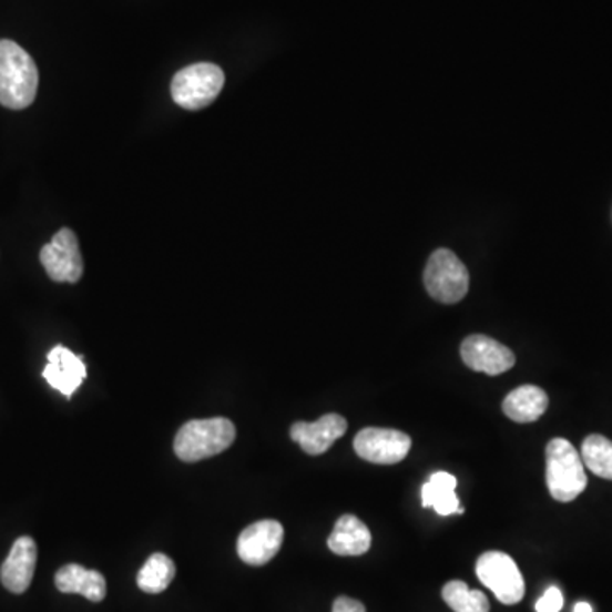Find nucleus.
I'll return each instance as SVG.
<instances>
[{
  "instance_id": "21",
  "label": "nucleus",
  "mask_w": 612,
  "mask_h": 612,
  "mask_svg": "<svg viewBox=\"0 0 612 612\" xmlns=\"http://www.w3.org/2000/svg\"><path fill=\"white\" fill-rule=\"evenodd\" d=\"M561 608H563V594L558 586H550L536 602V612H560Z\"/></svg>"
},
{
  "instance_id": "20",
  "label": "nucleus",
  "mask_w": 612,
  "mask_h": 612,
  "mask_svg": "<svg viewBox=\"0 0 612 612\" xmlns=\"http://www.w3.org/2000/svg\"><path fill=\"white\" fill-rule=\"evenodd\" d=\"M442 599L455 612H489L490 602L480 591H471L461 580H452L442 589Z\"/></svg>"
},
{
  "instance_id": "18",
  "label": "nucleus",
  "mask_w": 612,
  "mask_h": 612,
  "mask_svg": "<svg viewBox=\"0 0 612 612\" xmlns=\"http://www.w3.org/2000/svg\"><path fill=\"white\" fill-rule=\"evenodd\" d=\"M175 579V563L164 553H153L140 569L136 583L146 594H161L167 591Z\"/></svg>"
},
{
  "instance_id": "5",
  "label": "nucleus",
  "mask_w": 612,
  "mask_h": 612,
  "mask_svg": "<svg viewBox=\"0 0 612 612\" xmlns=\"http://www.w3.org/2000/svg\"><path fill=\"white\" fill-rule=\"evenodd\" d=\"M424 285L436 302L455 305L467 296L470 274L455 252L438 248L427 263Z\"/></svg>"
},
{
  "instance_id": "4",
  "label": "nucleus",
  "mask_w": 612,
  "mask_h": 612,
  "mask_svg": "<svg viewBox=\"0 0 612 612\" xmlns=\"http://www.w3.org/2000/svg\"><path fill=\"white\" fill-rule=\"evenodd\" d=\"M225 84V73L215 63H194L172 79V99L184 110L197 111L210 106Z\"/></svg>"
},
{
  "instance_id": "2",
  "label": "nucleus",
  "mask_w": 612,
  "mask_h": 612,
  "mask_svg": "<svg viewBox=\"0 0 612 612\" xmlns=\"http://www.w3.org/2000/svg\"><path fill=\"white\" fill-rule=\"evenodd\" d=\"M235 438L237 429L225 417L190 420L178 429L174 439V451L184 463H196L225 451L234 445Z\"/></svg>"
},
{
  "instance_id": "19",
  "label": "nucleus",
  "mask_w": 612,
  "mask_h": 612,
  "mask_svg": "<svg viewBox=\"0 0 612 612\" xmlns=\"http://www.w3.org/2000/svg\"><path fill=\"white\" fill-rule=\"evenodd\" d=\"M580 456L592 473L612 480V441L601 434H592L583 441Z\"/></svg>"
},
{
  "instance_id": "12",
  "label": "nucleus",
  "mask_w": 612,
  "mask_h": 612,
  "mask_svg": "<svg viewBox=\"0 0 612 612\" xmlns=\"http://www.w3.org/2000/svg\"><path fill=\"white\" fill-rule=\"evenodd\" d=\"M38 548L33 538L21 536L12 544L11 553L0 569L2 585L12 594H24L33 582L37 569Z\"/></svg>"
},
{
  "instance_id": "9",
  "label": "nucleus",
  "mask_w": 612,
  "mask_h": 612,
  "mask_svg": "<svg viewBox=\"0 0 612 612\" xmlns=\"http://www.w3.org/2000/svg\"><path fill=\"white\" fill-rule=\"evenodd\" d=\"M283 540H285L283 524L273 519H264L241 532L237 553L247 565L263 567L279 553Z\"/></svg>"
},
{
  "instance_id": "11",
  "label": "nucleus",
  "mask_w": 612,
  "mask_h": 612,
  "mask_svg": "<svg viewBox=\"0 0 612 612\" xmlns=\"http://www.w3.org/2000/svg\"><path fill=\"white\" fill-rule=\"evenodd\" d=\"M346 430L347 420L343 416L327 414L315 422L293 424L289 434L306 455L318 456L328 451L337 439L343 438Z\"/></svg>"
},
{
  "instance_id": "13",
  "label": "nucleus",
  "mask_w": 612,
  "mask_h": 612,
  "mask_svg": "<svg viewBox=\"0 0 612 612\" xmlns=\"http://www.w3.org/2000/svg\"><path fill=\"white\" fill-rule=\"evenodd\" d=\"M85 376H88V369H85L82 357L76 356L72 350L57 346L48 353V365L43 369V378L67 400H70L76 388L81 387Z\"/></svg>"
},
{
  "instance_id": "15",
  "label": "nucleus",
  "mask_w": 612,
  "mask_h": 612,
  "mask_svg": "<svg viewBox=\"0 0 612 612\" xmlns=\"http://www.w3.org/2000/svg\"><path fill=\"white\" fill-rule=\"evenodd\" d=\"M55 585L63 594H81L91 602H101L106 598V579L98 570L70 563L57 572Z\"/></svg>"
},
{
  "instance_id": "7",
  "label": "nucleus",
  "mask_w": 612,
  "mask_h": 612,
  "mask_svg": "<svg viewBox=\"0 0 612 612\" xmlns=\"http://www.w3.org/2000/svg\"><path fill=\"white\" fill-rule=\"evenodd\" d=\"M412 439L405 432L381 427H368L357 432L354 451L368 463L395 465L407 458Z\"/></svg>"
},
{
  "instance_id": "22",
  "label": "nucleus",
  "mask_w": 612,
  "mask_h": 612,
  "mask_svg": "<svg viewBox=\"0 0 612 612\" xmlns=\"http://www.w3.org/2000/svg\"><path fill=\"white\" fill-rule=\"evenodd\" d=\"M332 612H366L365 605L363 602L356 601V599L350 598H337L334 602V608Z\"/></svg>"
},
{
  "instance_id": "6",
  "label": "nucleus",
  "mask_w": 612,
  "mask_h": 612,
  "mask_svg": "<svg viewBox=\"0 0 612 612\" xmlns=\"http://www.w3.org/2000/svg\"><path fill=\"white\" fill-rule=\"evenodd\" d=\"M477 577L502 604H518L524 598V579L516 561L502 551H487L481 554L477 561Z\"/></svg>"
},
{
  "instance_id": "16",
  "label": "nucleus",
  "mask_w": 612,
  "mask_h": 612,
  "mask_svg": "<svg viewBox=\"0 0 612 612\" xmlns=\"http://www.w3.org/2000/svg\"><path fill=\"white\" fill-rule=\"evenodd\" d=\"M503 414L519 424L534 422L548 408L547 391L534 385H524L507 395L502 404Z\"/></svg>"
},
{
  "instance_id": "3",
  "label": "nucleus",
  "mask_w": 612,
  "mask_h": 612,
  "mask_svg": "<svg viewBox=\"0 0 612 612\" xmlns=\"http://www.w3.org/2000/svg\"><path fill=\"white\" fill-rule=\"evenodd\" d=\"M547 483L558 502H572L585 490L582 456L567 439L557 438L547 446Z\"/></svg>"
},
{
  "instance_id": "8",
  "label": "nucleus",
  "mask_w": 612,
  "mask_h": 612,
  "mask_svg": "<svg viewBox=\"0 0 612 612\" xmlns=\"http://www.w3.org/2000/svg\"><path fill=\"white\" fill-rule=\"evenodd\" d=\"M40 261L50 279L57 283H76L84 274L79 241L70 228L60 230L50 244L41 248Z\"/></svg>"
},
{
  "instance_id": "1",
  "label": "nucleus",
  "mask_w": 612,
  "mask_h": 612,
  "mask_svg": "<svg viewBox=\"0 0 612 612\" xmlns=\"http://www.w3.org/2000/svg\"><path fill=\"white\" fill-rule=\"evenodd\" d=\"M40 73L28 51L11 40H0V104L26 110L37 99Z\"/></svg>"
},
{
  "instance_id": "10",
  "label": "nucleus",
  "mask_w": 612,
  "mask_h": 612,
  "mask_svg": "<svg viewBox=\"0 0 612 612\" xmlns=\"http://www.w3.org/2000/svg\"><path fill=\"white\" fill-rule=\"evenodd\" d=\"M461 359L473 371L490 376L509 371L516 363L514 353L509 347L478 334L467 337L461 344Z\"/></svg>"
},
{
  "instance_id": "17",
  "label": "nucleus",
  "mask_w": 612,
  "mask_h": 612,
  "mask_svg": "<svg viewBox=\"0 0 612 612\" xmlns=\"http://www.w3.org/2000/svg\"><path fill=\"white\" fill-rule=\"evenodd\" d=\"M456 484L458 480L446 471L430 475L429 481L420 490L422 507H432L439 516L463 514L465 507L459 506Z\"/></svg>"
},
{
  "instance_id": "23",
  "label": "nucleus",
  "mask_w": 612,
  "mask_h": 612,
  "mask_svg": "<svg viewBox=\"0 0 612 612\" xmlns=\"http://www.w3.org/2000/svg\"><path fill=\"white\" fill-rule=\"evenodd\" d=\"M573 612H594L592 611V605L589 602H577Z\"/></svg>"
},
{
  "instance_id": "14",
  "label": "nucleus",
  "mask_w": 612,
  "mask_h": 612,
  "mask_svg": "<svg viewBox=\"0 0 612 612\" xmlns=\"http://www.w3.org/2000/svg\"><path fill=\"white\" fill-rule=\"evenodd\" d=\"M327 544L339 557H361L371 548V532L356 516L346 514L337 519Z\"/></svg>"
}]
</instances>
